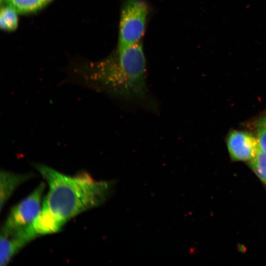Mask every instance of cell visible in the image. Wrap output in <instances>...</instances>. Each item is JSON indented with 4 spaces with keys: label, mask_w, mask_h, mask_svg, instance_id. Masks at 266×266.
<instances>
[{
    "label": "cell",
    "mask_w": 266,
    "mask_h": 266,
    "mask_svg": "<svg viewBox=\"0 0 266 266\" xmlns=\"http://www.w3.org/2000/svg\"><path fill=\"white\" fill-rule=\"evenodd\" d=\"M34 167L49 187L41 210L63 226L73 217L102 204L113 184L96 180L87 172L69 176L44 165L35 164Z\"/></svg>",
    "instance_id": "1"
},
{
    "label": "cell",
    "mask_w": 266,
    "mask_h": 266,
    "mask_svg": "<svg viewBox=\"0 0 266 266\" xmlns=\"http://www.w3.org/2000/svg\"><path fill=\"white\" fill-rule=\"evenodd\" d=\"M146 66L141 41L118 45L112 56L98 65L89 82L123 100L146 103L149 97Z\"/></svg>",
    "instance_id": "2"
},
{
    "label": "cell",
    "mask_w": 266,
    "mask_h": 266,
    "mask_svg": "<svg viewBox=\"0 0 266 266\" xmlns=\"http://www.w3.org/2000/svg\"><path fill=\"white\" fill-rule=\"evenodd\" d=\"M148 7L142 0H126L121 13L119 45L129 46L141 41L146 27Z\"/></svg>",
    "instance_id": "3"
},
{
    "label": "cell",
    "mask_w": 266,
    "mask_h": 266,
    "mask_svg": "<svg viewBox=\"0 0 266 266\" xmlns=\"http://www.w3.org/2000/svg\"><path fill=\"white\" fill-rule=\"evenodd\" d=\"M45 184L41 183L27 198L10 211L0 234L7 235L31 225L38 216L42 208V199Z\"/></svg>",
    "instance_id": "4"
},
{
    "label": "cell",
    "mask_w": 266,
    "mask_h": 266,
    "mask_svg": "<svg viewBox=\"0 0 266 266\" xmlns=\"http://www.w3.org/2000/svg\"><path fill=\"white\" fill-rule=\"evenodd\" d=\"M37 236L32 224L10 234H0V266L7 265L19 250Z\"/></svg>",
    "instance_id": "5"
},
{
    "label": "cell",
    "mask_w": 266,
    "mask_h": 266,
    "mask_svg": "<svg viewBox=\"0 0 266 266\" xmlns=\"http://www.w3.org/2000/svg\"><path fill=\"white\" fill-rule=\"evenodd\" d=\"M227 146L231 158L235 161H250L259 149L257 137L237 131L229 133Z\"/></svg>",
    "instance_id": "6"
},
{
    "label": "cell",
    "mask_w": 266,
    "mask_h": 266,
    "mask_svg": "<svg viewBox=\"0 0 266 266\" xmlns=\"http://www.w3.org/2000/svg\"><path fill=\"white\" fill-rule=\"evenodd\" d=\"M32 173H16L5 170L0 173V211L16 189L22 183L31 178Z\"/></svg>",
    "instance_id": "7"
},
{
    "label": "cell",
    "mask_w": 266,
    "mask_h": 266,
    "mask_svg": "<svg viewBox=\"0 0 266 266\" xmlns=\"http://www.w3.org/2000/svg\"><path fill=\"white\" fill-rule=\"evenodd\" d=\"M8 6L17 13H25L38 10L51 0H6Z\"/></svg>",
    "instance_id": "8"
},
{
    "label": "cell",
    "mask_w": 266,
    "mask_h": 266,
    "mask_svg": "<svg viewBox=\"0 0 266 266\" xmlns=\"http://www.w3.org/2000/svg\"><path fill=\"white\" fill-rule=\"evenodd\" d=\"M17 13L8 6L1 8L0 14V26L2 29L11 31L16 29L18 24Z\"/></svg>",
    "instance_id": "9"
},
{
    "label": "cell",
    "mask_w": 266,
    "mask_h": 266,
    "mask_svg": "<svg viewBox=\"0 0 266 266\" xmlns=\"http://www.w3.org/2000/svg\"><path fill=\"white\" fill-rule=\"evenodd\" d=\"M249 163L259 178L266 183V153L259 149Z\"/></svg>",
    "instance_id": "10"
},
{
    "label": "cell",
    "mask_w": 266,
    "mask_h": 266,
    "mask_svg": "<svg viewBox=\"0 0 266 266\" xmlns=\"http://www.w3.org/2000/svg\"><path fill=\"white\" fill-rule=\"evenodd\" d=\"M259 148L266 153V123L263 120L257 130V137Z\"/></svg>",
    "instance_id": "11"
},
{
    "label": "cell",
    "mask_w": 266,
    "mask_h": 266,
    "mask_svg": "<svg viewBox=\"0 0 266 266\" xmlns=\"http://www.w3.org/2000/svg\"><path fill=\"white\" fill-rule=\"evenodd\" d=\"M264 121L266 123V118L264 120Z\"/></svg>",
    "instance_id": "12"
}]
</instances>
